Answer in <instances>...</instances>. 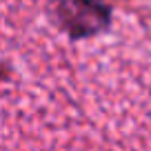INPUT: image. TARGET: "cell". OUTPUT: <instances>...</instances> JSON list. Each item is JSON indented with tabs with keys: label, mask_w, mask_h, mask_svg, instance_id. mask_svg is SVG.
<instances>
[{
	"label": "cell",
	"mask_w": 151,
	"mask_h": 151,
	"mask_svg": "<svg viewBox=\"0 0 151 151\" xmlns=\"http://www.w3.org/2000/svg\"><path fill=\"white\" fill-rule=\"evenodd\" d=\"M49 9L71 38L96 36L111 20V9L102 0H49Z\"/></svg>",
	"instance_id": "7a4b0ae2"
},
{
	"label": "cell",
	"mask_w": 151,
	"mask_h": 151,
	"mask_svg": "<svg viewBox=\"0 0 151 151\" xmlns=\"http://www.w3.org/2000/svg\"><path fill=\"white\" fill-rule=\"evenodd\" d=\"M0 11H2V0H0ZM16 82H18V69L0 47V151H33L24 129V116L18 109Z\"/></svg>",
	"instance_id": "6da1fadb"
}]
</instances>
